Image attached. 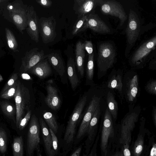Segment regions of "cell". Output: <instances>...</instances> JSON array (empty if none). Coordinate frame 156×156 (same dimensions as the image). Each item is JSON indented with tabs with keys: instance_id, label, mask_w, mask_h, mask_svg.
Masks as SVG:
<instances>
[{
	"instance_id": "cell-1",
	"label": "cell",
	"mask_w": 156,
	"mask_h": 156,
	"mask_svg": "<svg viewBox=\"0 0 156 156\" xmlns=\"http://www.w3.org/2000/svg\"><path fill=\"white\" fill-rule=\"evenodd\" d=\"M115 137L112 115L107 108L104 114L101 134L100 149L101 156H108L112 141Z\"/></svg>"
},
{
	"instance_id": "cell-2",
	"label": "cell",
	"mask_w": 156,
	"mask_h": 156,
	"mask_svg": "<svg viewBox=\"0 0 156 156\" xmlns=\"http://www.w3.org/2000/svg\"><path fill=\"white\" fill-rule=\"evenodd\" d=\"M14 98L16 104V124L18 128L20 122L25 116V112L29 110L30 104L29 91L20 80Z\"/></svg>"
},
{
	"instance_id": "cell-3",
	"label": "cell",
	"mask_w": 156,
	"mask_h": 156,
	"mask_svg": "<svg viewBox=\"0 0 156 156\" xmlns=\"http://www.w3.org/2000/svg\"><path fill=\"white\" fill-rule=\"evenodd\" d=\"M115 49L112 44L108 42L101 44L99 46L97 64L101 72H105L111 68L115 61Z\"/></svg>"
},
{
	"instance_id": "cell-4",
	"label": "cell",
	"mask_w": 156,
	"mask_h": 156,
	"mask_svg": "<svg viewBox=\"0 0 156 156\" xmlns=\"http://www.w3.org/2000/svg\"><path fill=\"white\" fill-rule=\"evenodd\" d=\"M40 125L37 118L34 115H32L28 132L27 146V152L29 156L36 149L38 156H41L40 147Z\"/></svg>"
},
{
	"instance_id": "cell-5",
	"label": "cell",
	"mask_w": 156,
	"mask_h": 156,
	"mask_svg": "<svg viewBox=\"0 0 156 156\" xmlns=\"http://www.w3.org/2000/svg\"><path fill=\"white\" fill-rule=\"evenodd\" d=\"M87 101L86 96H83L76 105L70 115L66 128L64 139L67 144L73 139L77 123L82 113Z\"/></svg>"
},
{
	"instance_id": "cell-6",
	"label": "cell",
	"mask_w": 156,
	"mask_h": 156,
	"mask_svg": "<svg viewBox=\"0 0 156 156\" xmlns=\"http://www.w3.org/2000/svg\"><path fill=\"white\" fill-rule=\"evenodd\" d=\"M27 7L22 2L17 1L13 2L8 7L12 22L22 33L27 27Z\"/></svg>"
},
{
	"instance_id": "cell-7",
	"label": "cell",
	"mask_w": 156,
	"mask_h": 156,
	"mask_svg": "<svg viewBox=\"0 0 156 156\" xmlns=\"http://www.w3.org/2000/svg\"><path fill=\"white\" fill-rule=\"evenodd\" d=\"M56 21L53 16L41 17L38 19V28L43 42L45 44L53 41L56 36Z\"/></svg>"
},
{
	"instance_id": "cell-8",
	"label": "cell",
	"mask_w": 156,
	"mask_h": 156,
	"mask_svg": "<svg viewBox=\"0 0 156 156\" xmlns=\"http://www.w3.org/2000/svg\"><path fill=\"white\" fill-rule=\"evenodd\" d=\"M101 11L104 14L118 18L122 25L126 20L127 16L122 5L114 0L102 1L100 5Z\"/></svg>"
},
{
	"instance_id": "cell-9",
	"label": "cell",
	"mask_w": 156,
	"mask_h": 156,
	"mask_svg": "<svg viewBox=\"0 0 156 156\" xmlns=\"http://www.w3.org/2000/svg\"><path fill=\"white\" fill-rule=\"evenodd\" d=\"M45 58L44 51H40L35 48L31 49L26 53L22 58V64L20 70L22 72H28L30 69L43 59Z\"/></svg>"
},
{
	"instance_id": "cell-10",
	"label": "cell",
	"mask_w": 156,
	"mask_h": 156,
	"mask_svg": "<svg viewBox=\"0 0 156 156\" xmlns=\"http://www.w3.org/2000/svg\"><path fill=\"white\" fill-rule=\"evenodd\" d=\"M138 117V115L136 113L133 112L126 116L122 121L119 139L120 144H122L127 140L131 141L132 132L135 128Z\"/></svg>"
},
{
	"instance_id": "cell-11",
	"label": "cell",
	"mask_w": 156,
	"mask_h": 156,
	"mask_svg": "<svg viewBox=\"0 0 156 156\" xmlns=\"http://www.w3.org/2000/svg\"><path fill=\"white\" fill-rule=\"evenodd\" d=\"M100 98L94 95L89 103L78 131L77 138L79 139L87 133L90 122L97 108L99 106Z\"/></svg>"
},
{
	"instance_id": "cell-12",
	"label": "cell",
	"mask_w": 156,
	"mask_h": 156,
	"mask_svg": "<svg viewBox=\"0 0 156 156\" xmlns=\"http://www.w3.org/2000/svg\"><path fill=\"white\" fill-rule=\"evenodd\" d=\"M140 31V22L136 13L130 10L126 33L128 42L132 44L137 40Z\"/></svg>"
},
{
	"instance_id": "cell-13",
	"label": "cell",
	"mask_w": 156,
	"mask_h": 156,
	"mask_svg": "<svg viewBox=\"0 0 156 156\" xmlns=\"http://www.w3.org/2000/svg\"><path fill=\"white\" fill-rule=\"evenodd\" d=\"M27 33L32 40L37 43L39 41V19L32 5L27 7Z\"/></svg>"
},
{
	"instance_id": "cell-14",
	"label": "cell",
	"mask_w": 156,
	"mask_h": 156,
	"mask_svg": "<svg viewBox=\"0 0 156 156\" xmlns=\"http://www.w3.org/2000/svg\"><path fill=\"white\" fill-rule=\"evenodd\" d=\"M89 28L94 32L101 34H106L110 32L108 27L94 13H91L87 16L86 20L81 32Z\"/></svg>"
},
{
	"instance_id": "cell-15",
	"label": "cell",
	"mask_w": 156,
	"mask_h": 156,
	"mask_svg": "<svg viewBox=\"0 0 156 156\" xmlns=\"http://www.w3.org/2000/svg\"><path fill=\"white\" fill-rule=\"evenodd\" d=\"M102 0H74L73 10L78 18L87 15L92 13L98 5L101 4Z\"/></svg>"
},
{
	"instance_id": "cell-16",
	"label": "cell",
	"mask_w": 156,
	"mask_h": 156,
	"mask_svg": "<svg viewBox=\"0 0 156 156\" xmlns=\"http://www.w3.org/2000/svg\"><path fill=\"white\" fill-rule=\"evenodd\" d=\"M156 44V37L154 36L142 44L136 51L132 58L133 63H138L150 52L155 49Z\"/></svg>"
},
{
	"instance_id": "cell-17",
	"label": "cell",
	"mask_w": 156,
	"mask_h": 156,
	"mask_svg": "<svg viewBox=\"0 0 156 156\" xmlns=\"http://www.w3.org/2000/svg\"><path fill=\"white\" fill-rule=\"evenodd\" d=\"M49 81V83L46 87L47 94L44 101L50 108L56 111L60 108L61 102L56 89L51 85V80Z\"/></svg>"
},
{
	"instance_id": "cell-18",
	"label": "cell",
	"mask_w": 156,
	"mask_h": 156,
	"mask_svg": "<svg viewBox=\"0 0 156 156\" xmlns=\"http://www.w3.org/2000/svg\"><path fill=\"white\" fill-rule=\"evenodd\" d=\"M100 114V109L99 106L95 112L90 120L87 133V147L88 150L93 144L96 137L98 123Z\"/></svg>"
},
{
	"instance_id": "cell-19",
	"label": "cell",
	"mask_w": 156,
	"mask_h": 156,
	"mask_svg": "<svg viewBox=\"0 0 156 156\" xmlns=\"http://www.w3.org/2000/svg\"><path fill=\"white\" fill-rule=\"evenodd\" d=\"M28 72L36 75L41 79H43L51 75L52 70L47 59L45 58L38 63Z\"/></svg>"
},
{
	"instance_id": "cell-20",
	"label": "cell",
	"mask_w": 156,
	"mask_h": 156,
	"mask_svg": "<svg viewBox=\"0 0 156 156\" xmlns=\"http://www.w3.org/2000/svg\"><path fill=\"white\" fill-rule=\"evenodd\" d=\"M39 123L47 155L48 156H54L55 153L53 148L52 137L49 129L42 118H40Z\"/></svg>"
},
{
	"instance_id": "cell-21",
	"label": "cell",
	"mask_w": 156,
	"mask_h": 156,
	"mask_svg": "<svg viewBox=\"0 0 156 156\" xmlns=\"http://www.w3.org/2000/svg\"><path fill=\"white\" fill-rule=\"evenodd\" d=\"M48 62L59 76L62 77L65 73L63 61L59 55L56 53H51L44 55Z\"/></svg>"
},
{
	"instance_id": "cell-22",
	"label": "cell",
	"mask_w": 156,
	"mask_h": 156,
	"mask_svg": "<svg viewBox=\"0 0 156 156\" xmlns=\"http://www.w3.org/2000/svg\"><path fill=\"white\" fill-rule=\"evenodd\" d=\"M76 63L78 72L83 77L84 74V62L85 57V50L83 43L78 41L76 44L75 49Z\"/></svg>"
},
{
	"instance_id": "cell-23",
	"label": "cell",
	"mask_w": 156,
	"mask_h": 156,
	"mask_svg": "<svg viewBox=\"0 0 156 156\" xmlns=\"http://www.w3.org/2000/svg\"><path fill=\"white\" fill-rule=\"evenodd\" d=\"M75 65L72 57L68 58L67 64V74L72 89L74 90H75L79 83L76 72Z\"/></svg>"
},
{
	"instance_id": "cell-24",
	"label": "cell",
	"mask_w": 156,
	"mask_h": 156,
	"mask_svg": "<svg viewBox=\"0 0 156 156\" xmlns=\"http://www.w3.org/2000/svg\"><path fill=\"white\" fill-rule=\"evenodd\" d=\"M145 133L140 131L130 151L132 156H141L144 150Z\"/></svg>"
},
{
	"instance_id": "cell-25",
	"label": "cell",
	"mask_w": 156,
	"mask_h": 156,
	"mask_svg": "<svg viewBox=\"0 0 156 156\" xmlns=\"http://www.w3.org/2000/svg\"><path fill=\"white\" fill-rule=\"evenodd\" d=\"M138 79L137 75L134 76L129 81L127 90V98L129 101L135 99L138 92Z\"/></svg>"
},
{
	"instance_id": "cell-26",
	"label": "cell",
	"mask_w": 156,
	"mask_h": 156,
	"mask_svg": "<svg viewBox=\"0 0 156 156\" xmlns=\"http://www.w3.org/2000/svg\"><path fill=\"white\" fill-rule=\"evenodd\" d=\"M107 100L109 111L113 118L116 119L118 114V104L113 94L110 92L107 94Z\"/></svg>"
},
{
	"instance_id": "cell-27",
	"label": "cell",
	"mask_w": 156,
	"mask_h": 156,
	"mask_svg": "<svg viewBox=\"0 0 156 156\" xmlns=\"http://www.w3.org/2000/svg\"><path fill=\"white\" fill-rule=\"evenodd\" d=\"M43 117L49 128L51 129L55 133H57L58 126L54 115L50 112H46L44 114Z\"/></svg>"
},
{
	"instance_id": "cell-28",
	"label": "cell",
	"mask_w": 156,
	"mask_h": 156,
	"mask_svg": "<svg viewBox=\"0 0 156 156\" xmlns=\"http://www.w3.org/2000/svg\"><path fill=\"white\" fill-rule=\"evenodd\" d=\"M12 148L13 156H23V143L22 136L14 138Z\"/></svg>"
},
{
	"instance_id": "cell-29",
	"label": "cell",
	"mask_w": 156,
	"mask_h": 156,
	"mask_svg": "<svg viewBox=\"0 0 156 156\" xmlns=\"http://www.w3.org/2000/svg\"><path fill=\"white\" fill-rule=\"evenodd\" d=\"M6 39L9 48L14 51H18V43L12 32L8 28L5 29Z\"/></svg>"
},
{
	"instance_id": "cell-30",
	"label": "cell",
	"mask_w": 156,
	"mask_h": 156,
	"mask_svg": "<svg viewBox=\"0 0 156 156\" xmlns=\"http://www.w3.org/2000/svg\"><path fill=\"white\" fill-rule=\"evenodd\" d=\"M122 77L120 75H113L108 83V87L117 89L120 93L122 92Z\"/></svg>"
},
{
	"instance_id": "cell-31",
	"label": "cell",
	"mask_w": 156,
	"mask_h": 156,
	"mask_svg": "<svg viewBox=\"0 0 156 156\" xmlns=\"http://www.w3.org/2000/svg\"><path fill=\"white\" fill-rule=\"evenodd\" d=\"M1 109L3 113L6 116L10 117L16 112V108L9 103L6 101H2L0 102Z\"/></svg>"
},
{
	"instance_id": "cell-32",
	"label": "cell",
	"mask_w": 156,
	"mask_h": 156,
	"mask_svg": "<svg viewBox=\"0 0 156 156\" xmlns=\"http://www.w3.org/2000/svg\"><path fill=\"white\" fill-rule=\"evenodd\" d=\"M19 80H18L12 86L3 92L0 93V98L9 99L14 97L17 89Z\"/></svg>"
},
{
	"instance_id": "cell-33",
	"label": "cell",
	"mask_w": 156,
	"mask_h": 156,
	"mask_svg": "<svg viewBox=\"0 0 156 156\" xmlns=\"http://www.w3.org/2000/svg\"><path fill=\"white\" fill-rule=\"evenodd\" d=\"M87 16H84L78 18L73 27L72 32L73 35H76L80 32H81L86 20Z\"/></svg>"
},
{
	"instance_id": "cell-34",
	"label": "cell",
	"mask_w": 156,
	"mask_h": 156,
	"mask_svg": "<svg viewBox=\"0 0 156 156\" xmlns=\"http://www.w3.org/2000/svg\"><path fill=\"white\" fill-rule=\"evenodd\" d=\"M94 54L93 53L88 55L86 73L87 78L92 80L93 77L94 73Z\"/></svg>"
},
{
	"instance_id": "cell-35",
	"label": "cell",
	"mask_w": 156,
	"mask_h": 156,
	"mask_svg": "<svg viewBox=\"0 0 156 156\" xmlns=\"http://www.w3.org/2000/svg\"><path fill=\"white\" fill-rule=\"evenodd\" d=\"M7 137L5 130L2 128H0V151L5 153L7 148Z\"/></svg>"
},
{
	"instance_id": "cell-36",
	"label": "cell",
	"mask_w": 156,
	"mask_h": 156,
	"mask_svg": "<svg viewBox=\"0 0 156 156\" xmlns=\"http://www.w3.org/2000/svg\"><path fill=\"white\" fill-rule=\"evenodd\" d=\"M18 75L17 73L13 74L10 79L6 83L2 89L1 93L3 92L12 86L18 80Z\"/></svg>"
},
{
	"instance_id": "cell-37",
	"label": "cell",
	"mask_w": 156,
	"mask_h": 156,
	"mask_svg": "<svg viewBox=\"0 0 156 156\" xmlns=\"http://www.w3.org/2000/svg\"><path fill=\"white\" fill-rule=\"evenodd\" d=\"M31 110L28 111L26 115L20 121L18 126L20 130L23 129L27 125L31 118Z\"/></svg>"
},
{
	"instance_id": "cell-38",
	"label": "cell",
	"mask_w": 156,
	"mask_h": 156,
	"mask_svg": "<svg viewBox=\"0 0 156 156\" xmlns=\"http://www.w3.org/2000/svg\"><path fill=\"white\" fill-rule=\"evenodd\" d=\"M130 142L131 141L127 140L121 145L124 156H132L129 149Z\"/></svg>"
},
{
	"instance_id": "cell-39",
	"label": "cell",
	"mask_w": 156,
	"mask_h": 156,
	"mask_svg": "<svg viewBox=\"0 0 156 156\" xmlns=\"http://www.w3.org/2000/svg\"><path fill=\"white\" fill-rule=\"evenodd\" d=\"M146 89L149 93L155 95L156 94V81L153 80L147 83Z\"/></svg>"
},
{
	"instance_id": "cell-40",
	"label": "cell",
	"mask_w": 156,
	"mask_h": 156,
	"mask_svg": "<svg viewBox=\"0 0 156 156\" xmlns=\"http://www.w3.org/2000/svg\"><path fill=\"white\" fill-rule=\"evenodd\" d=\"M83 45L84 50L87 52L88 55H91L93 53V45L91 41H85L83 43Z\"/></svg>"
},
{
	"instance_id": "cell-41",
	"label": "cell",
	"mask_w": 156,
	"mask_h": 156,
	"mask_svg": "<svg viewBox=\"0 0 156 156\" xmlns=\"http://www.w3.org/2000/svg\"><path fill=\"white\" fill-rule=\"evenodd\" d=\"M49 130L51 136L53 148L55 153V151H57V150L58 148V139L55 134V133L50 128H49Z\"/></svg>"
},
{
	"instance_id": "cell-42",
	"label": "cell",
	"mask_w": 156,
	"mask_h": 156,
	"mask_svg": "<svg viewBox=\"0 0 156 156\" xmlns=\"http://www.w3.org/2000/svg\"><path fill=\"white\" fill-rule=\"evenodd\" d=\"M154 138H151V147L148 156H156V143Z\"/></svg>"
},
{
	"instance_id": "cell-43",
	"label": "cell",
	"mask_w": 156,
	"mask_h": 156,
	"mask_svg": "<svg viewBox=\"0 0 156 156\" xmlns=\"http://www.w3.org/2000/svg\"><path fill=\"white\" fill-rule=\"evenodd\" d=\"M37 2L40 5L44 8L50 7L52 2L50 0H36Z\"/></svg>"
},
{
	"instance_id": "cell-44",
	"label": "cell",
	"mask_w": 156,
	"mask_h": 156,
	"mask_svg": "<svg viewBox=\"0 0 156 156\" xmlns=\"http://www.w3.org/2000/svg\"><path fill=\"white\" fill-rule=\"evenodd\" d=\"M152 118L154 124L156 126V108L155 106L153 107L152 110Z\"/></svg>"
},
{
	"instance_id": "cell-45",
	"label": "cell",
	"mask_w": 156,
	"mask_h": 156,
	"mask_svg": "<svg viewBox=\"0 0 156 156\" xmlns=\"http://www.w3.org/2000/svg\"><path fill=\"white\" fill-rule=\"evenodd\" d=\"M111 156H124L122 147L120 150H116V151Z\"/></svg>"
},
{
	"instance_id": "cell-46",
	"label": "cell",
	"mask_w": 156,
	"mask_h": 156,
	"mask_svg": "<svg viewBox=\"0 0 156 156\" xmlns=\"http://www.w3.org/2000/svg\"><path fill=\"white\" fill-rule=\"evenodd\" d=\"M82 148L81 147L76 149L73 153L71 156H79L81 152Z\"/></svg>"
},
{
	"instance_id": "cell-47",
	"label": "cell",
	"mask_w": 156,
	"mask_h": 156,
	"mask_svg": "<svg viewBox=\"0 0 156 156\" xmlns=\"http://www.w3.org/2000/svg\"><path fill=\"white\" fill-rule=\"evenodd\" d=\"M94 156H98L97 153H96Z\"/></svg>"
},
{
	"instance_id": "cell-48",
	"label": "cell",
	"mask_w": 156,
	"mask_h": 156,
	"mask_svg": "<svg viewBox=\"0 0 156 156\" xmlns=\"http://www.w3.org/2000/svg\"><path fill=\"white\" fill-rule=\"evenodd\" d=\"M4 1V0H0V3L1 2H3Z\"/></svg>"
},
{
	"instance_id": "cell-49",
	"label": "cell",
	"mask_w": 156,
	"mask_h": 156,
	"mask_svg": "<svg viewBox=\"0 0 156 156\" xmlns=\"http://www.w3.org/2000/svg\"><path fill=\"white\" fill-rule=\"evenodd\" d=\"M87 156V155H86V154H84L83 155V156Z\"/></svg>"
}]
</instances>
